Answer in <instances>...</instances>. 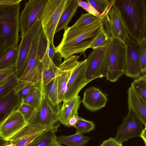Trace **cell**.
I'll use <instances>...</instances> for the list:
<instances>
[{"label": "cell", "mask_w": 146, "mask_h": 146, "mask_svg": "<svg viewBox=\"0 0 146 146\" xmlns=\"http://www.w3.org/2000/svg\"><path fill=\"white\" fill-rule=\"evenodd\" d=\"M104 27L100 19L89 25L81 27L72 26L64 30L61 42L56 47V52L66 59L76 54H84Z\"/></svg>", "instance_id": "cell-1"}, {"label": "cell", "mask_w": 146, "mask_h": 146, "mask_svg": "<svg viewBox=\"0 0 146 146\" xmlns=\"http://www.w3.org/2000/svg\"><path fill=\"white\" fill-rule=\"evenodd\" d=\"M22 0H0V59L18 45Z\"/></svg>", "instance_id": "cell-2"}, {"label": "cell", "mask_w": 146, "mask_h": 146, "mask_svg": "<svg viewBox=\"0 0 146 146\" xmlns=\"http://www.w3.org/2000/svg\"><path fill=\"white\" fill-rule=\"evenodd\" d=\"M129 36L139 42L146 34L145 0H115Z\"/></svg>", "instance_id": "cell-3"}, {"label": "cell", "mask_w": 146, "mask_h": 146, "mask_svg": "<svg viewBox=\"0 0 146 146\" xmlns=\"http://www.w3.org/2000/svg\"><path fill=\"white\" fill-rule=\"evenodd\" d=\"M59 109L54 107L46 95L44 85L42 84V97L38 106L34 110L27 123L28 124L45 130L52 128L59 121Z\"/></svg>", "instance_id": "cell-4"}, {"label": "cell", "mask_w": 146, "mask_h": 146, "mask_svg": "<svg viewBox=\"0 0 146 146\" xmlns=\"http://www.w3.org/2000/svg\"><path fill=\"white\" fill-rule=\"evenodd\" d=\"M68 0H47L40 21L41 29L48 41L54 43L56 29Z\"/></svg>", "instance_id": "cell-5"}, {"label": "cell", "mask_w": 146, "mask_h": 146, "mask_svg": "<svg viewBox=\"0 0 146 146\" xmlns=\"http://www.w3.org/2000/svg\"><path fill=\"white\" fill-rule=\"evenodd\" d=\"M109 46L93 49L86 59V82L106 76L109 62Z\"/></svg>", "instance_id": "cell-6"}, {"label": "cell", "mask_w": 146, "mask_h": 146, "mask_svg": "<svg viewBox=\"0 0 146 146\" xmlns=\"http://www.w3.org/2000/svg\"><path fill=\"white\" fill-rule=\"evenodd\" d=\"M125 49L124 44L119 40L111 39L109 47V62L106 78L111 82L117 81L125 74Z\"/></svg>", "instance_id": "cell-7"}, {"label": "cell", "mask_w": 146, "mask_h": 146, "mask_svg": "<svg viewBox=\"0 0 146 146\" xmlns=\"http://www.w3.org/2000/svg\"><path fill=\"white\" fill-rule=\"evenodd\" d=\"M47 0H29L19 15V22L21 38L30 31L37 21H40Z\"/></svg>", "instance_id": "cell-8"}, {"label": "cell", "mask_w": 146, "mask_h": 146, "mask_svg": "<svg viewBox=\"0 0 146 146\" xmlns=\"http://www.w3.org/2000/svg\"><path fill=\"white\" fill-rule=\"evenodd\" d=\"M41 29L40 21H37L28 33L21 38L14 73L18 78L25 69L33 42L38 36Z\"/></svg>", "instance_id": "cell-9"}, {"label": "cell", "mask_w": 146, "mask_h": 146, "mask_svg": "<svg viewBox=\"0 0 146 146\" xmlns=\"http://www.w3.org/2000/svg\"><path fill=\"white\" fill-rule=\"evenodd\" d=\"M101 20L111 38L117 39L125 44L129 36L126 29L119 8L114 3L108 13Z\"/></svg>", "instance_id": "cell-10"}, {"label": "cell", "mask_w": 146, "mask_h": 146, "mask_svg": "<svg viewBox=\"0 0 146 146\" xmlns=\"http://www.w3.org/2000/svg\"><path fill=\"white\" fill-rule=\"evenodd\" d=\"M126 117H124L122 123L118 128L114 139L118 142L122 143L131 138L140 137L143 129V123L131 109L128 108Z\"/></svg>", "instance_id": "cell-11"}, {"label": "cell", "mask_w": 146, "mask_h": 146, "mask_svg": "<svg viewBox=\"0 0 146 146\" xmlns=\"http://www.w3.org/2000/svg\"><path fill=\"white\" fill-rule=\"evenodd\" d=\"M38 36L33 42L25 69L18 78L19 81L29 82L37 85L42 81V64L38 58L37 51Z\"/></svg>", "instance_id": "cell-12"}, {"label": "cell", "mask_w": 146, "mask_h": 146, "mask_svg": "<svg viewBox=\"0 0 146 146\" xmlns=\"http://www.w3.org/2000/svg\"><path fill=\"white\" fill-rule=\"evenodd\" d=\"M124 45L125 49V74L128 77L136 78L142 73L139 42L129 36Z\"/></svg>", "instance_id": "cell-13"}, {"label": "cell", "mask_w": 146, "mask_h": 146, "mask_svg": "<svg viewBox=\"0 0 146 146\" xmlns=\"http://www.w3.org/2000/svg\"><path fill=\"white\" fill-rule=\"evenodd\" d=\"M86 62V59L78 61L77 64L68 82L63 101L78 95L80 91L88 84L85 78Z\"/></svg>", "instance_id": "cell-14"}, {"label": "cell", "mask_w": 146, "mask_h": 146, "mask_svg": "<svg viewBox=\"0 0 146 146\" xmlns=\"http://www.w3.org/2000/svg\"><path fill=\"white\" fill-rule=\"evenodd\" d=\"M80 58L79 56L73 55L64 60L58 67L57 76L59 104L64 100L68 82Z\"/></svg>", "instance_id": "cell-15"}, {"label": "cell", "mask_w": 146, "mask_h": 146, "mask_svg": "<svg viewBox=\"0 0 146 146\" xmlns=\"http://www.w3.org/2000/svg\"><path fill=\"white\" fill-rule=\"evenodd\" d=\"M27 124L17 109L0 125V135L5 139L9 141L13 136Z\"/></svg>", "instance_id": "cell-16"}, {"label": "cell", "mask_w": 146, "mask_h": 146, "mask_svg": "<svg viewBox=\"0 0 146 146\" xmlns=\"http://www.w3.org/2000/svg\"><path fill=\"white\" fill-rule=\"evenodd\" d=\"M108 100L107 95L99 88L92 86L85 90L82 102L86 109L93 112L105 107Z\"/></svg>", "instance_id": "cell-17"}, {"label": "cell", "mask_w": 146, "mask_h": 146, "mask_svg": "<svg viewBox=\"0 0 146 146\" xmlns=\"http://www.w3.org/2000/svg\"><path fill=\"white\" fill-rule=\"evenodd\" d=\"M22 102L14 88L0 99V125L17 109Z\"/></svg>", "instance_id": "cell-18"}, {"label": "cell", "mask_w": 146, "mask_h": 146, "mask_svg": "<svg viewBox=\"0 0 146 146\" xmlns=\"http://www.w3.org/2000/svg\"><path fill=\"white\" fill-rule=\"evenodd\" d=\"M62 106L58 111L59 121L66 126L72 117L78 115V110L82 102L80 97L77 95L69 100L63 101Z\"/></svg>", "instance_id": "cell-19"}, {"label": "cell", "mask_w": 146, "mask_h": 146, "mask_svg": "<svg viewBox=\"0 0 146 146\" xmlns=\"http://www.w3.org/2000/svg\"><path fill=\"white\" fill-rule=\"evenodd\" d=\"M128 105L142 121L145 126L146 125V104L139 98L137 94L131 86L128 92Z\"/></svg>", "instance_id": "cell-20"}, {"label": "cell", "mask_w": 146, "mask_h": 146, "mask_svg": "<svg viewBox=\"0 0 146 146\" xmlns=\"http://www.w3.org/2000/svg\"><path fill=\"white\" fill-rule=\"evenodd\" d=\"M79 7L76 0H68L65 6L58 23L55 33L68 28L70 21Z\"/></svg>", "instance_id": "cell-21"}, {"label": "cell", "mask_w": 146, "mask_h": 146, "mask_svg": "<svg viewBox=\"0 0 146 146\" xmlns=\"http://www.w3.org/2000/svg\"><path fill=\"white\" fill-rule=\"evenodd\" d=\"M59 126L55 124L52 128L44 130L27 146H52L56 141V133Z\"/></svg>", "instance_id": "cell-22"}, {"label": "cell", "mask_w": 146, "mask_h": 146, "mask_svg": "<svg viewBox=\"0 0 146 146\" xmlns=\"http://www.w3.org/2000/svg\"><path fill=\"white\" fill-rule=\"evenodd\" d=\"M42 67V80L44 86L57 77L58 67L50 59L43 58L41 60Z\"/></svg>", "instance_id": "cell-23"}, {"label": "cell", "mask_w": 146, "mask_h": 146, "mask_svg": "<svg viewBox=\"0 0 146 146\" xmlns=\"http://www.w3.org/2000/svg\"><path fill=\"white\" fill-rule=\"evenodd\" d=\"M90 139L89 137L76 133L70 135H61L56 137L58 143L68 146H85Z\"/></svg>", "instance_id": "cell-24"}, {"label": "cell", "mask_w": 146, "mask_h": 146, "mask_svg": "<svg viewBox=\"0 0 146 146\" xmlns=\"http://www.w3.org/2000/svg\"><path fill=\"white\" fill-rule=\"evenodd\" d=\"M44 90L46 97L51 105L59 109L58 77H56L47 85L44 86Z\"/></svg>", "instance_id": "cell-25"}, {"label": "cell", "mask_w": 146, "mask_h": 146, "mask_svg": "<svg viewBox=\"0 0 146 146\" xmlns=\"http://www.w3.org/2000/svg\"><path fill=\"white\" fill-rule=\"evenodd\" d=\"M100 14L101 20L107 13L114 3L115 0H87Z\"/></svg>", "instance_id": "cell-26"}, {"label": "cell", "mask_w": 146, "mask_h": 146, "mask_svg": "<svg viewBox=\"0 0 146 146\" xmlns=\"http://www.w3.org/2000/svg\"><path fill=\"white\" fill-rule=\"evenodd\" d=\"M19 51V46L9 51L0 59V70L15 67Z\"/></svg>", "instance_id": "cell-27"}, {"label": "cell", "mask_w": 146, "mask_h": 146, "mask_svg": "<svg viewBox=\"0 0 146 146\" xmlns=\"http://www.w3.org/2000/svg\"><path fill=\"white\" fill-rule=\"evenodd\" d=\"M131 87L136 92L143 102L146 104V75L139 76L131 84Z\"/></svg>", "instance_id": "cell-28"}, {"label": "cell", "mask_w": 146, "mask_h": 146, "mask_svg": "<svg viewBox=\"0 0 146 146\" xmlns=\"http://www.w3.org/2000/svg\"><path fill=\"white\" fill-rule=\"evenodd\" d=\"M38 85L29 82L19 81L14 88L22 101Z\"/></svg>", "instance_id": "cell-29"}, {"label": "cell", "mask_w": 146, "mask_h": 146, "mask_svg": "<svg viewBox=\"0 0 146 146\" xmlns=\"http://www.w3.org/2000/svg\"><path fill=\"white\" fill-rule=\"evenodd\" d=\"M42 83V81L22 101V102L29 105L34 110L39 105L41 100Z\"/></svg>", "instance_id": "cell-30"}, {"label": "cell", "mask_w": 146, "mask_h": 146, "mask_svg": "<svg viewBox=\"0 0 146 146\" xmlns=\"http://www.w3.org/2000/svg\"><path fill=\"white\" fill-rule=\"evenodd\" d=\"M45 130H46L27 124L13 136L9 141L10 143H13L23 137L31 135Z\"/></svg>", "instance_id": "cell-31"}, {"label": "cell", "mask_w": 146, "mask_h": 146, "mask_svg": "<svg viewBox=\"0 0 146 146\" xmlns=\"http://www.w3.org/2000/svg\"><path fill=\"white\" fill-rule=\"evenodd\" d=\"M111 39L104 27L101 32L90 45L93 49L109 46Z\"/></svg>", "instance_id": "cell-32"}, {"label": "cell", "mask_w": 146, "mask_h": 146, "mask_svg": "<svg viewBox=\"0 0 146 146\" xmlns=\"http://www.w3.org/2000/svg\"><path fill=\"white\" fill-rule=\"evenodd\" d=\"M94 122L79 116L78 121L74 127L76 129V133L83 134L88 133L95 128Z\"/></svg>", "instance_id": "cell-33"}, {"label": "cell", "mask_w": 146, "mask_h": 146, "mask_svg": "<svg viewBox=\"0 0 146 146\" xmlns=\"http://www.w3.org/2000/svg\"><path fill=\"white\" fill-rule=\"evenodd\" d=\"M19 80L14 74L4 83L0 86V99L10 92Z\"/></svg>", "instance_id": "cell-34"}, {"label": "cell", "mask_w": 146, "mask_h": 146, "mask_svg": "<svg viewBox=\"0 0 146 146\" xmlns=\"http://www.w3.org/2000/svg\"><path fill=\"white\" fill-rule=\"evenodd\" d=\"M100 19L88 13H83L72 25L74 27H81L91 24Z\"/></svg>", "instance_id": "cell-35"}, {"label": "cell", "mask_w": 146, "mask_h": 146, "mask_svg": "<svg viewBox=\"0 0 146 146\" xmlns=\"http://www.w3.org/2000/svg\"><path fill=\"white\" fill-rule=\"evenodd\" d=\"M47 44V38L43 31L41 29L38 36L37 48L38 56L40 62L46 53Z\"/></svg>", "instance_id": "cell-36"}, {"label": "cell", "mask_w": 146, "mask_h": 146, "mask_svg": "<svg viewBox=\"0 0 146 146\" xmlns=\"http://www.w3.org/2000/svg\"><path fill=\"white\" fill-rule=\"evenodd\" d=\"M140 46V56L142 73L146 71V38H143L139 42Z\"/></svg>", "instance_id": "cell-37"}, {"label": "cell", "mask_w": 146, "mask_h": 146, "mask_svg": "<svg viewBox=\"0 0 146 146\" xmlns=\"http://www.w3.org/2000/svg\"><path fill=\"white\" fill-rule=\"evenodd\" d=\"M17 110L22 115L27 123L34 110L30 106L23 102L19 106Z\"/></svg>", "instance_id": "cell-38"}, {"label": "cell", "mask_w": 146, "mask_h": 146, "mask_svg": "<svg viewBox=\"0 0 146 146\" xmlns=\"http://www.w3.org/2000/svg\"><path fill=\"white\" fill-rule=\"evenodd\" d=\"M43 131L23 137L11 143L13 144L14 146H27Z\"/></svg>", "instance_id": "cell-39"}, {"label": "cell", "mask_w": 146, "mask_h": 146, "mask_svg": "<svg viewBox=\"0 0 146 146\" xmlns=\"http://www.w3.org/2000/svg\"><path fill=\"white\" fill-rule=\"evenodd\" d=\"M79 6L90 13L100 19V15L89 3L80 0H76Z\"/></svg>", "instance_id": "cell-40"}, {"label": "cell", "mask_w": 146, "mask_h": 146, "mask_svg": "<svg viewBox=\"0 0 146 146\" xmlns=\"http://www.w3.org/2000/svg\"><path fill=\"white\" fill-rule=\"evenodd\" d=\"M15 67L0 70V86L6 82L14 73Z\"/></svg>", "instance_id": "cell-41"}, {"label": "cell", "mask_w": 146, "mask_h": 146, "mask_svg": "<svg viewBox=\"0 0 146 146\" xmlns=\"http://www.w3.org/2000/svg\"><path fill=\"white\" fill-rule=\"evenodd\" d=\"M100 146H123L122 144L117 142L114 138L110 137L104 141Z\"/></svg>", "instance_id": "cell-42"}, {"label": "cell", "mask_w": 146, "mask_h": 146, "mask_svg": "<svg viewBox=\"0 0 146 146\" xmlns=\"http://www.w3.org/2000/svg\"><path fill=\"white\" fill-rule=\"evenodd\" d=\"M79 117L78 115H75L72 117L68 120L66 126L68 127H74L78 121Z\"/></svg>", "instance_id": "cell-43"}, {"label": "cell", "mask_w": 146, "mask_h": 146, "mask_svg": "<svg viewBox=\"0 0 146 146\" xmlns=\"http://www.w3.org/2000/svg\"><path fill=\"white\" fill-rule=\"evenodd\" d=\"M9 141L3 138L0 135V146H5Z\"/></svg>", "instance_id": "cell-44"}, {"label": "cell", "mask_w": 146, "mask_h": 146, "mask_svg": "<svg viewBox=\"0 0 146 146\" xmlns=\"http://www.w3.org/2000/svg\"><path fill=\"white\" fill-rule=\"evenodd\" d=\"M146 126H145V127L143 129L140 136V137H141L144 141L145 144H146Z\"/></svg>", "instance_id": "cell-45"}, {"label": "cell", "mask_w": 146, "mask_h": 146, "mask_svg": "<svg viewBox=\"0 0 146 146\" xmlns=\"http://www.w3.org/2000/svg\"><path fill=\"white\" fill-rule=\"evenodd\" d=\"M52 146H63L61 144H59L58 143L57 141H56Z\"/></svg>", "instance_id": "cell-46"}, {"label": "cell", "mask_w": 146, "mask_h": 146, "mask_svg": "<svg viewBox=\"0 0 146 146\" xmlns=\"http://www.w3.org/2000/svg\"><path fill=\"white\" fill-rule=\"evenodd\" d=\"M5 146H14V145L13 144L9 142V143L7 145Z\"/></svg>", "instance_id": "cell-47"}, {"label": "cell", "mask_w": 146, "mask_h": 146, "mask_svg": "<svg viewBox=\"0 0 146 146\" xmlns=\"http://www.w3.org/2000/svg\"><path fill=\"white\" fill-rule=\"evenodd\" d=\"M145 146H146V144H145Z\"/></svg>", "instance_id": "cell-48"}]
</instances>
